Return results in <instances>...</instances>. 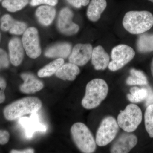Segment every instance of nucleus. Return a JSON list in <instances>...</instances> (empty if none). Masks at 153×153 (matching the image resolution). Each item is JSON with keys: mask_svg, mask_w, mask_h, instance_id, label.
Segmentation results:
<instances>
[{"mask_svg": "<svg viewBox=\"0 0 153 153\" xmlns=\"http://www.w3.org/2000/svg\"><path fill=\"white\" fill-rule=\"evenodd\" d=\"M123 25L131 34H142L153 27V16L149 11H129L125 15Z\"/></svg>", "mask_w": 153, "mask_h": 153, "instance_id": "obj_1", "label": "nucleus"}, {"mask_svg": "<svg viewBox=\"0 0 153 153\" xmlns=\"http://www.w3.org/2000/svg\"><path fill=\"white\" fill-rule=\"evenodd\" d=\"M42 106V102L38 97H24L6 107L4 111V116L7 120H15L25 115L37 112Z\"/></svg>", "mask_w": 153, "mask_h": 153, "instance_id": "obj_2", "label": "nucleus"}, {"mask_svg": "<svg viewBox=\"0 0 153 153\" xmlns=\"http://www.w3.org/2000/svg\"><path fill=\"white\" fill-rule=\"evenodd\" d=\"M108 91V85L104 79L97 78L91 80L86 85L82 106L86 109L97 107L106 98Z\"/></svg>", "mask_w": 153, "mask_h": 153, "instance_id": "obj_3", "label": "nucleus"}, {"mask_svg": "<svg viewBox=\"0 0 153 153\" xmlns=\"http://www.w3.org/2000/svg\"><path fill=\"white\" fill-rule=\"evenodd\" d=\"M72 139L82 152L93 153L96 149V143L88 127L82 123L74 124L71 128Z\"/></svg>", "mask_w": 153, "mask_h": 153, "instance_id": "obj_4", "label": "nucleus"}, {"mask_svg": "<svg viewBox=\"0 0 153 153\" xmlns=\"http://www.w3.org/2000/svg\"><path fill=\"white\" fill-rule=\"evenodd\" d=\"M141 110L136 105L131 104L120 111L117 117L119 126L128 133L135 131L142 121Z\"/></svg>", "mask_w": 153, "mask_h": 153, "instance_id": "obj_5", "label": "nucleus"}, {"mask_svg": "<svg viewBox=\"0 0 153 153\" xmlns=\"http://www.w3.org/2000/svg\"><path fill=\"white\" fill-rule=\"evenodd\" d=\"M119 125L114 117L108 116L102 121L97 132L95 141L100 147L104 146L111 142L117 134Z\"/></svg>", "mask_w": 153, "mask_h": 153, "instance_id": "obj_6", "label": "nucleus"}, {"mask_svg": "<svg viewBox=\"0 0 153 153\" xmlns=\"http://www.w3.org/2000/svg\"><path fill=\"white\" fill-rule=\"evenodd\" d=\"M135 55V52L131 47L125 44L117 45L111 50L112 61L109 62L108 68L112 71L119 70L130 62Z\"/></svg>", "mask_w": 153, "mask_h": 153, "instance_id": "obj_7", "label": "nucleus"}, {"mask_svg": "<svg viewBox=\"0 0 153 153\" xmlns=\"http://www.w3.org/2000/svg\"><path fill=\"white\" fill-rule=\"evenodd\" d=\"M22 41L26 54L30 58L36 59L41 55L39 34L36 28L27 29L23 34Z\"/></svg>", "mask_w": 153, "mask_h": 153, "instance_id": "obj_8", "label": "nucleus"}, {"mask_svg": "<svg viewBox=\"0 0 153 153\" xmlns=\"http://www.w3.org/2000/svg\"><path fill=\"white\" fill-rule=\"evenodd\" d=\"M73 16L72 11L67 7L63 8L59 13L57 27L59 31L64 35L72 36L79 31V26L72 22Z\"/></svg>", "mask_w": 153, "mask_h": 153, "instance_id": "obj_9", "label": "nucleus"}, {"mask_svg": "<svg viewBox=\"0 0 153 153\" xmlns=\"http://www.w3.org/2000/svg\"><path fill=\"white\" fill-rule=\"evenodd\" d=\"M92 51L91 44H76L71 50L68 60L70 63L77 66H84L91 59Z\"/></svg>", "mask_w": 153, "mask_h": 153, "instance_id": "obj_10", "label": "nucleus"}, {"mask_svg": "<svg viewBox=\"0 0 153 153\" xmlns=\"http://www.w3.org/2000/svg\"><path fill=\"white\" fill-rule=\"evenodd\" d=\"M137 143V138L133 134H123L116 141L111 149V153H126L130 152Z\"/></svg>", "mask_w": 153, "mask_h": 153, "instance_id": "obj_11", "label": "nucleus"}, {"mask_svg": "<svg viewBox=\"0 0 153 153\" xmlns=\"http://www.w3.org/2000/svg\"><path fill=\"white\" fill-rule=\"evenodd\" d=\"M19 123L25 128V134L28 137H31L35 132L47 130L46 127L39 122L36 113L32 114L30 117H20Z\"/></svg>", "mask_w": 153, "mask_h": 153, "instance_id": "obj_12", "label": "nucleus"}, {"mask_svg": "<svg viewBox=\"0 0 153 153\" xmlns=\"http://www.w3.org/2000/svg\"><path fill=\"white\" fill-rule=\"evenodd\" d=\"M21 76L24 81V83L20 86V90L22 93L27 94L35 93L44 88L43 82L31 73H22Z\"/></svg>", "mask_w": 153, "mask_h": 153, "instance_id": "obj_13", "label": "nucleus"}, {"mask_svg": "<svg viewBox=\"0 0 153 153\" xmlns=\"http://www.w3.org/2000/svg\"><path fill=\"white\" fill-rule=\"evenodd\" d=\"M9 54L11 63L15 66L22 63L24 57V49L22 41L18 38H14L9 41Z\"/></svg>", "mask_w": 153, "mask_h": 153, "instance_id": "obj_14", "label": "nucleus"}, {"mask_svg": "<svg viewBox=\"0 0 153 153\" xmlns=\"http://www.w3.org/2000/svg\"><path fill=\"white\" fill-rule=\"evenodd\" d=\"M91 59L92 65L97 70H104L109 64V55L101 46L93 49Z\"/></svg>", "mask_w": 153, "mask_h": 153, "instance_id": "obj_15", "label": "nucleus"}, {"mask_svg": "<svg viewBox=\"0 0 153 153\" xmlns=\"http://www.w3.org/2000/svg\"><path fill=\"white\" fill-rule=\"evenodd\" d=\"M72 47L68 43H58L48 48L45 55L49 58H66L71 54Z\"/></svg>", "mask_w": 153, "mask_h": 153, "instance_id": "obj_16", "label": "nucleus"}, {"mask_svg": "<svg viewBox=\"0 0 153 153\" xmlns=\"http://www.w3.org/2000/svg\"><path fill=\"white\" fill-rule=\"evenodd\" d=\"M56 10L53 6H40L36 11V15L39 23L44 26L51 25L56 16Z\"/></svg>", "mask_w": 153, "mask_h": 153, "instance_id": "obj_17", "label": "nucleus"}, {"mask_svg": "<svg viewBox=\"0 0 153 153\" xmlns=\"http://www.w3.org/2000/svg\"><path fill=\"white\" fill-rule=\"evenodd\" d=\"M106 7V0H91L88 7V18L91 22H97Z\"/></svg>", "mask_w": 153, "mask_h": 153, "instance_id": "obj_18", "label": "nucleus"}, {"mask_svg": "<svg viewBox=\"0 0 153 153\" xmlns=\"http://www.w3.org/2000/svg\"><path fill=\"white\" fill-rule=\"evenodd\" d=\"M80 70L78 66L71 63L63 64L55 73L58 78L64 80L73 81L79 74Z\"/></svg>", "mask_w": 153, "mask_h": 153, "instance_id": "obj_19", "label": "nucleus"}, {"mask_svg": "<svg viewBox=\"0 0 153 153\" xmlns=\"http://www.w3.org/2000/svg\"><path fill=\"white\" fill-rule=\"evenodd\" d=\"M63 58H57L50 62L38 71V75L39 77H49L55 74L57 70L64 64Z\"/></svg>", "mask_w": 153, "mask_h": 153, "instance_id": "obj_20", "label": "nucleus"}, {"mask_svg": "<svg viewBox=\"0 0 153 153\" xmlns=\"http://www.w3.org/2000/svg\"><path fill=\"white\" fill-rule=\"evenodd\" d=\"M137 49L141 53H147L153 51V34H143L141 35L137 41Z\"/></svg>", "mask_w": 153, "mask_h": 153, "instance_id": "obj_21", "label": "nucleus"}, {"mask_svg": "<svg viewBox=\"0 0 153 153\" xmlns=\"http://www.w3.org/2000/svg\"><path fill=\"white\" fill-rule=\"evenodd\" d=\"M131 76L126 79V84L130 85H146L147 84V78L142 71L132 68L130 70Z\"/></svg>", "mask_w": 153, "mask_h": 153, "instance_id": "obj_22", "label": "nucleus"}, {"mask_svg": "<svg viewBox=\"0 0 153 153\" xmlns=\"http://www.w3.org/2000/svg\"><path fill=\"white\" fill-rule=\"evenodd\" d=\"M130 94L127 95L130 101L133 103H138L146 99L148 95V90L146 88L137 87H132L130 90Z\"/></svg>", "mask_w": 153, "mask_h": 153, "instance_id": "obj_23", "label": "nucleus"}, {"mask_svg": "<svg viewBox=\"0 0 153 153\" xmlns=\"http://www.w3.org/2000/svg\"><path fill=\"white\" fill-rule=\"evenodd\" d=\"M29 2V0H4L2 5L9 12L14 13L24 8Z\"/></svg>", "mask_w": 153, "mask_h": 153, "instance_id": "obj_24", "label": "nucleus"}, {"mask_svg": "<svg viewBox=\"0 0 153 153\" xmlns=\"http://www.w3.org/2000/svg\"><path fill=\"white\" fill-rule=\"evenodd\" d=\"M145 124L146 131L151 138L153 137V104L147 107L144 115Z\"/></svg>", "mask_w": 153, "mask_h": 153, "instance_id": "obj_25", "label": "nucleus"}, {"mask_svg": "<svg viewBox=\"0 0 153 153\" xmlns=\"http://www.w3.org/2000/svg\"><path fill=\"white\" fill-rule=\"evenodd\" d=\"M15 21L16 20L8 14L4 15L1 19L0 28L1 30L4 32L9 31L13 27Z\"/></svg>", "mask_w": 153, "mask_h": 153, "instance_id": "obj_26", "label": "nucleus"}, {"mask_svg": "<svg viewBox=\"0 0 153 153\" xmlns=\"http://www.w3.org/2000/svg\"><path fill=\"white\" fill-rule=\"evenodd\" d=\"M27 29V25L25 23L16 20L13 27L9 32L13 35H21L24 34Z\"/></svg>", "mask_w": 153, "mask_h": 153, "instance_id": "obj_27", "label": "nucleus"}, {"mask_svg": "<svg viewBox=\"0 0 153 153\" xmlns=\"http://www.w3.org/2000/svg\"><path fill=\"white\" fill-rule=\"evenodd\" d=\"M9 66V60L7 52L2 49H0V70L7 68Z\"/></svg>", "mask_w": 153, "mask_h": 153, "instance_id": "obj_28", "label": "nucleus"}, {"mask_svg": "<svg viewBox=\"0 0 153 153\" xmlns=\"http://www.w3.org/2000/svg\"><path fill=\"white\" fill-rule=\"evenodd\" d=\"M58 3V0H31V5L36 6L41 4H46L51 6H55Z\"/></svg>", "mask_w": 153, "mask_h": 153, "instance_id": "obj_29", "label": "nucleus"}, {"mask_svg": "<svg viewBox=\"0 0 153 153\" xmlns=\"http://www.w3.org/2000/svg\"><path fill=\"white\" fill-rule=\"evenodd\" d=\"M71 5L76 8H80L82 6H86L90 2V0H66Z\"/></svg>", "mask_w": 153, "mask_h": 153, "instance_id": "obj_30", "label": "nucleus"}, {"mask_svg": "<svg viewBox=\"0 0 153 153\" xmlns=\"http://www.w3.org/2000/svg\"><path fill=\"white\" fill-rule=\"evenodd\" d=\"M7 86L5 80L0 77V103H3L5 100L4 91Z\"/></svg>", "mask_w": 153, "mask_h": 153, "instance_id": "obj_31", "label": "nucleus"}, {"mask_svg": "<svg viewBox=\"0 0 153 153\" xmlns=\"http://www.w3.org/2000/svg\"><path fill=\"white\" fill-rule=\"evenodd\" d=\"M10 139V134L7 131L0 130V144L4 145L8 143Z\"/></svg>", "mask_w": 153, "mask_h": 153, "instance_id": "obj_32", "label": "nucleus"}, {"mask_svg": "<svg viewBox=\"0 0 153 153\" xmlns=\"http://www.w3.org/2000/svg\"><path fill=\"white\" fill-rule=\"evenodd\" d=\"M147 90L148 95L146 99V105L147 106L153 104V91L149 87Z\"/></svg>", "mask_w": 153, "mask_h": 153, "instance_id": "obj_33", "label": "nucleus"}, {"mask_svg": "<svg viewBox=\"0 0 153 153\" xmlns=\"http://www.w3.org/2000/svg\"><path fill=\"white\" fill-rule=\"evenodd\" d=\"M10 152L12 153H34V150L33 149H27L23 150H13L11 151Z\"/></svg>", "mask_w": 153, "mask_h": 153, "instance_id": "obj_34", "label": "nucleus"}, {"mask_svg": "<svg viewBox=\"0 0 153 153\" xmlns=\"http://www.w3.org/2000/svg\"><path fill=\"white\" fill-rule=\"evenodd\" d=\"M151 72H152V75L153 77V59L152 61V63H151Z\"/></svg>", "mask_w": 153, "mask_h": 153, "instance_id": "obj_35", "label": "nucleus"}, {"mask_svg": "<svg viewBox=\"0 0 153 153\" xmlns=\"http://www.w3.org/2000/svg\"><path fill=\"white\" fill-rule=\"evenodd\" d=\"M150 1L152 2L153 3V0H149Z\"/></svg>", "mask_w": 153, "mask_h": 153, "instance_id": "obj_36", "label": "nucleus"}, {"mask_svg": "<svg viewBox=\"0 0 153 153\" xmlns=\"http://www.w3.org/2000/svg\"><path fill=\"white\" fill-rule=\"evenodd\" d=\"M0 40H1V33H0Z\"/></svg>", "mask_w": 153, "mask_h": 153, "instance_id": "obj_37", "label": "nucleus"}, {"mask_svg": "<svg viewBox=\"0 0 153 153\" xmlns=\"http://www.w3.org/2000/svg\"><path fill=\"white\" fill-rule=\"evenodd\" d=\"M1 1V0H0V1Z\"/></svg>", "mask_w": 153, "mask_h": 153, "instance_id": "obj_38", "label": "nucleus"}]
</instances>
